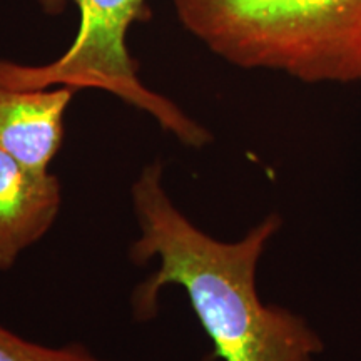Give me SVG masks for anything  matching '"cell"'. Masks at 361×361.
I'll return each mask as SVG.
<instances>
[{
	"mask_svg": "<svg viewBox=\"0 0 361 361\" xmlns=\"http://www.w3.org/2000/svg\"><path fill=\"white\" fill-rule=\"evenodd\" d=\"M139 238L130 261L159 268L135 288V318L151 319L164 286L186 291L194 314L223 361H313L323 341L303 316L268 306L256 290V269L281 228L269 214L238 241H219L192 224L162 186V166H146L130 188Z\"/></svg>",
	"mask_w": 361,
	"mask_h": 361,
	"instance_id": "6da1fadb",
	"label": "cell"
},
{
	"mask_svg": "<svg viewBox=\"0 0 361 361\" xmlns=\"http://www.w3.org/2000/svg\"><path fill=\"white\" fill-rule=\"evenodd\" d=\"M184 29L241 69L361 84V0H173Z\"/></svg>",
	"mask_w": 361,
	"mask_h": 361,
	"instance_id": "7a4b0ae2",
	"label": "cell"
},
{
	"mask_svg": "<svg viewBox=\"0 0 361 361\" xmlns=\"http://www.w3.org/2000/svg\"><path fill=\"white\" fill-rule=\"evenodd\" d=\"M72 2L80 16L71 47L45 66H24L0 59V84L12 89H99L154 117L162 129L189 147H204L213 135L168 97L146 85L128 49L134 22L149 17L147 0H39L49 16Z\"/></svg>",
	"mask_w": 361,
	"mask_h": 361,
	"instance_id": "3957f363",
	"label": "cell"
},
{
	"mask_svg": "<svg viewBox=\"0 0 361 361\" xmlns=\"http://www.w3.org/2000/svg\"><path fill=\"white\" fill-rule=\"evenodd\" d=\"M61 206L57 176L27 168L0 149V271L49 233Z\"/></svg>",
	"mask_w": 361,
	"mask_h": 361,
	"instance_id": "277c9868",
	"label": "cell"
},
{
	"mask_svg": "<svg viewBox=\"0 0 361 361\" xmlns=\"http://www.w3.org/2000/svg\"><path fill=\"white\" fill-rule=\"evenodd\" d=\"M72 87L22 90L0 84V149L34 171L49 166L64 142Z\"/></svg>",
	"mask_w": 361,
	"mask_h": 361,
	"instance_id": "5b68a950",
	"label": "cell"
},
{
	"mask_svg": "<svg viewBox=\"0 0 361 361\" xmlns=\"http://www.w3.org/2000/svg\"><path fill=\"white\" fill-rule=\"evenodd\" d=\"M0 361H106L80 345L64 348L37 345L0 324Z\"/></svg>",
	"mask_w": 361,
	"mask_h": 361,
	"instance_id": "8992f818",
	"label": "cell"
}]
</instances>
